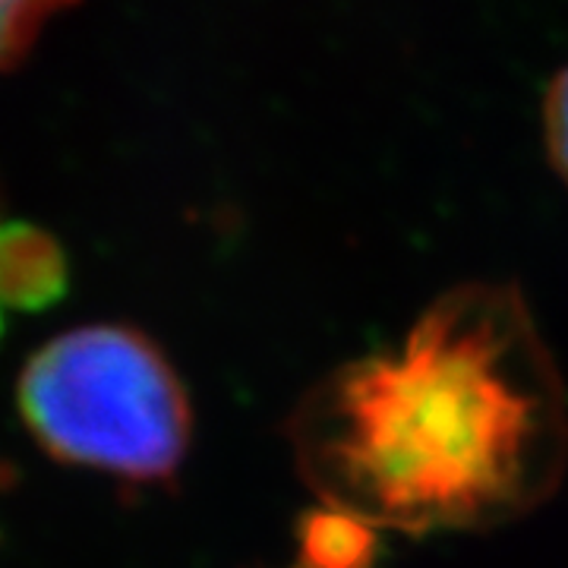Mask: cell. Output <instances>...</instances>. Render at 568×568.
I'll return each instance as SVG.
<instances>
[{"instance_id": "4", "label": "cell", "mask_w": 568, "mask_h": 568, "mask_svg": "<svg viewBox=\"0 0 568 568\" xmlns=\"http://www.w3.org/2000/svg\"><path fill=\"white\" fill-rule=\"evenodd\" d=\"M379 528L345 508L320 506L297 521V568H373Z\"/></svg>"}, {"instance_id": "2", "label": "cell", "mask_w": 568, "mask_h": 568, "mask_svg": "<svg viewBox=\"0 0 568 568\" xmlns=\"http://www.w3.org/2000/svg\"><path fill=\"white\" fill-rule=\"evenodd\" d=\"M17 407L44 455L123 484H171L193 439L183 379L133 325L92 323L48 338L22 364Z\"/></svg>"}, {"instance_id": "5", "label": "cell", "mask_w": 568, "mask_h": 568, "mask_svg": "<svg viewBox=\"0 0 568 568\" xmlns=\"http://www.w3.org/2000/svg\"><path fill=\"white\" fill-rule=\"evenodd\" d=\"M73 0H0V67L26 58L54 13Z\"/></svg>"}, {"instance_id": "3", "label": "cell", "mask_w": 568, "mask_h": 568, "mask_svg": "<svg viewBox=\"0 0 568 568\" xmlns=\"http://www.w3.org/2000/svg\"><path fill=\"white\" fill-rule=\"evenodd\" d=\"M70 287V263L63 246L41 227H0V306L41 313Z\"/></svg>"}, {"instance_id": "1", "label": "cell", "mask_w": 568, "mask_h": 568, "mask_svg": "<svg viewBox=\"0 0 568 568\" xmlns=\"http://www.w3.org/2000/svg\"><path fill=\"white\" fill-rule=\"evenodd\" d=\"M287 443L310 489L373 528L489 530L525 518L568 470V398L511 284L436 297L398 351L304 392Z\"/></svg>"}, {"instance_id": "7", "label": "cell", "mask_w": 568, "mask_h": 568, "mask_svg": "<svg viewBox=\"0 0 568 568\" xmlns=\"http://www.w3.org/2000/svg\"><path fill=\"white\" fill-rule=\"evenodd\" d=\"M3 316H7V310L0 306V338H3Z\"/></svg>"}, {"instance_id": "6", "label": "cell", "mask_w": 568, "mask_h": 568, "mask_svg": "<svg viewBox=\"0 0 568 568\" xmlns=\"http://www.w3.org/2000/svg\"><path fill=\"white\" fill-rule=\"evenodd\" d=\"M547 145L556 171L568 181V67L556 77L547 99Z\"/></svg>"}]
</instances>
